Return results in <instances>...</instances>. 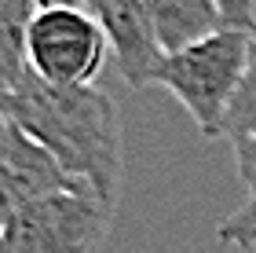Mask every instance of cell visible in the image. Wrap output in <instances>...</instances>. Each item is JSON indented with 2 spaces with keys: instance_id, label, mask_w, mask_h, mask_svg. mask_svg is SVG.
<instances>
[{
  "instance_id": "cell-1",
  "label": "cell",
  "mask_w": 256,
  "mask_h": 253,
  "mask_svg": "<svg viewBox=\"0 0 256 253\" xmlns=\"http://www.w3.org/2000/svg\"><path fill=\"white\" fill-rule=\"evenodd\" d=\"M4 114L48 151L70 180L88 183L118 209L124 183V125L110 92L96 85H48L30 74L4 96Z\"/></svg>"
},
{
  "instance_id": "cell-2",
  "label": "cell",
  "mask_w": 256,
  "mask_h": 253,
  "mask_svg": "<svg viewBox=\"0 0 256 253\" xmlns=\"http://www.w3.org/2000/svg\"><path fill=\"white\" fill-rule=\"evenodd\" d=\"M249 44L252 30L224 26L180 52H168L154 74V85L176 96V103L190 114V121L205 140L224 136L227 110L238 96L242 77H246Z\"/></svg>"
},
{
  "instance_id": "cell-3",
  "label": "cell",
  "mask_w": 256,
  "mask_h": 253,
  "mask_svg": "<svg viewBox=\"0 0 256 253\" xmlns=\"http://www.w3.org/2000/svg\"><path fill=\"white\" fill-rule=\"evenodd\" d=\"M110 224L114 205H106L88 183H74L26 205L0 238L8 253H99Z\"/></svg>"
},
{
  "instance_id": "cell-4",
  "label": "cell",
  "mask_w": 256,
  "mask_h": 253,
  "mask_svg": "<svg viewBox=\"0 0 256 253\" xmlns=\"http://www.w3.org/2000/svg\"><path fill=\"white\" fill-rule=\"evenodd\" d=\"M30 74L48 85H96L110 59V41L102 22L74 4H40L26 33Z\"/></svg>"
},
{
  "instance_id": "cell-5",
  "label": "cell",
  "mask_w": 256,
  "mask_h": 253,
  "mask_svg": "<svg viewBox=\"0 0 256 253\" xmlns=\"http://www.w3.org/2000/svg\"><path fill=\"white\" fill-rule=\"evenodd\" d=\"M77 180H70L59 162L33 140L26 129H18L11 118L0 121V231L15 216L44 194L66 191Z\"/></svg>"
},
{
  "instance_id": "cell-6",
  "label": "cell",
  "mask_w": 256,
  "mask_h": 253,
  "mask_svg": "<svg viewBox=\"0 0 256 253\" xmlns=\"http://www.w3.org/2000/svg\"><path fill=\"white\" fill-rule=\"evenodd\" d=\"M96 19L102 22V33L110 41V55L124 81L132 88L154 85L165 48H161L158 30H154L150 0H106Z\"/></svg>"
},
{
  "instance_id": "cell-7",
  "label": "cell",
  "mask_w": 256,
  "mask_h": 253,
  "mask_svg": "<svg viewBox=\"0 0 256 253\" xmlns=\"http://www.w3.org/2000/svg\"><path fill=\"white\" fill-rule=\"evenodd\" d=\"M150 15L165 55L224 30L216 0H150Z\"/></svg>"
},
{
  "instance_id": "cell-8",
  "label": "cell",
  "mask_w": 256,
  "mask_h": 253,
  "mask_svg": "<svg viewBox=\"0 0 256 253\" xmlns=\"http://www.w3.org/2000/svg\"><path fill=\"white\" fill-rule=\"evenodd\" d=\"M40 0H0V99L30 77L26 33Z\"/></svg>"
},
{
  "instance_id": "cell-9",
  "label": "cell",
  "mask_w": 256,
  "mask_h": 253,
  "mask_svg": "<svg viewBox=\"0 0 256 253\" xmlns=\"http://www.w3.org/2000/svg\"><path fill=\"white\" fill-rule=\"evenodd\" d=\"M256 129V30H252V44H249V63H246V77L238 85V96L227 110L224 121V140H242Z\"/></svg>"
},
{
  "instance_id": "cell-10",
  "label": "cell",
  "mask_w": 256,
  "mask_h": 253,
  "mask_svg": "<svg viewBox=\"0 0 256 253\" xmlns=\"http://www.w3.org/2000/svg\"><path fill=\"white\" fill-rule=\"evenodd\" d=\"M216 238L230 249H256V191H249V198L216 224Z\"/></svg>"
},
{
  "instance_id": "cell-11",
  "label": "cell",
  "mask_w": 256,
  "mask_h": 253,
  "mask_svg": "<svg viewBox=\"0 0 256 253\" xmlns=\"http://www.w3.org/2000/svg\"><path fill=\"white\" fill-rule=\"evenodd\" d=\"M216 11L230 30H256V0H216Z\"/></svg>"
},
{
  "instance_id": "cell-12",
  "label": "cell",
  "mask_w": 256,
  "mask_h": 253,
  "mask_svg": "<svg viewBox=\"0 0 256 253\" xmlns=\"http://www.w3.org/2000/svg\"><path fill=\"white\" fill-rule=\"evenodd\" d=\"M234 147V169H238V180L246 183L249 191H256V129L249 136L230 143Z\"/></svg>"
},
{
  "instance_id": "cell-13",
  "label": "cell",
  "mask_w": 256,
  "mask_h": 253,
  "mask_svg": "<svg viewBox=\"0 0 256 253\" xmlns=\"http://www.w3.org/2000/svg\"><path fill=\"white\" fill-rule=\"evenodd\" d=\"M52 4H55V0H52ZM59 4H74L80 11H88V15H99V8L106 4V0H59Z\"/></svg>"
},
{
  "instance_id": "cell-14",
  "label": "cell",
  "mask_w": 256,
  "mask_h": 253,
  "mask_svg": "<svg viewBox=\"0 0 256 253\" xmlns=\"http://www.w3.org/2000/svg\"><path fill=\"white\" fill-rule=\"evenodd\" d=\"M8 118V114H4V99H0V121H4Z\"/></svg>"
},
{
  "instance_id": "cell-15",
  "label": "cell",
  "mask_w": 256,
  "mask_h": 253,
  "mask_svg": "<svg viewBox=\"0 0 256 253\" xmlns=\"http://www.w3.org/2000/svg\"><path fill=\"white\" fill-rule=\"evenodd\" d=\"M0 253H8V249H4V238H0Z\"/></svg>"
},
{
  "instance_id": "cell-16",
  "label": "cell",
  "mask_w": 256,
  "mask_h": 253,
  "mask_svg": "<svg viewBox=\"0 0 256 253\" xmlns=\"http://www.w3.org/2000/svg\"><path fill=\"white\" fill-rule=\"evenodd\" d=\"M40 4H52V0H40Z\"/></svg>"
}]
</instances>
